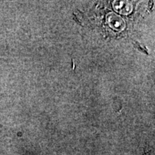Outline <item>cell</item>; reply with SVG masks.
Listing matches in <instances>:
<instances>
[{
    "mask_svg": "<svg viewBox=\"0 0 155 155\" xmlns=\"http://www.w3.org/2000/svg\"><path fill=\"white\" fill-rule=\"evenodd\" d=\"M134 46L135 48H137V49L141 50V52H143V53H146V54H148V52H147V50H146V48H145L144 47H141V46H140V43H139L138 42H134Z\"/></svg>",
    "mask_w": 155,
    "mask_h": 155,
    "instance_id": "cell-1",
    "label": "cell"
}]
</instances>
